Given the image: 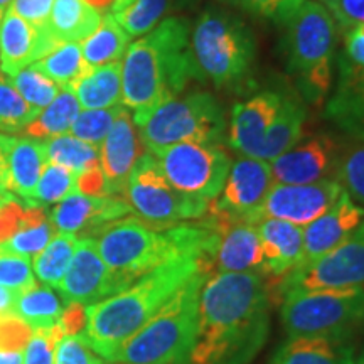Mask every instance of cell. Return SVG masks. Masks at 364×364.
Here are the masks:
<instances>
[{
	"instance_id": "cell-60",
	"label": "cell",
	"mask_w": 364,
	"mask_h": 364,
	"mask_svg": "<svg viewBox=\"0 0 364 364\" xmlns=\"http://www.w3.org/2000/svg\"><path fill=\"white\" fill-rule=\"evenodd\" d=\"M9 2H11V0H0V7H6Z\"/></svg>"
},
{
	"instance_id": "cell-9",
	"label": "cell",
	"mask_w": 364,
	"mask_h": 364,
	"mask_svg": "<svg viewBox=\"0 0 364 364\" xmlns=\"http://www.w3.org/2000/svg\"><path fill=\"white\" fill-rule=\"evenodd\" d=\"M124 198L132 213L152 230L169 228L199 220L208 213L209 201L181 193L164 174L161 164L150 152H145L135 162L130 172Z\"/></svg>"
},
{
	"instance_id": "cell-49",
	"label": "cell",
	"mask_w": 364,
	"mask_h": 364,
	"mask_svg": "<svg viewBox=\"0 0 364 364\" xmlns=\"http://www.w3.org/2000/svg\"><path fill=\"white\" fill-rule=\"evenodd\" d=\"M338 66L364 71V24L344 33V51L339 54Z\"/></svg>"
},
{
	"instance_id": "cell-40",
	"label": "cell",
	"mask_w": 364,
	"mask_h": 364,
	"mask_svg": "<svg viewBox=\"0 0 364 364\" xmlns=\"http://www.w3.org/2000/svg\"><path fill=\"white\" fill-rule=\"evenodd\" d=\"M9 80L19 91L21 97L39 112L48 107L59 93V86L49 76H46L34 63L16 73Z\"/></svg>"
},
{
	"instance_id": "cell-3",
	"label": "cell",
	"mask_w": 364,
	"mask_h": 364,
	"mask_svg": "<svg viewBox=\"0 0 364 364\" xmlns=\"http://www.w3.org/2000/svg\"><path fill=\"white\" fill-rule=\"evenodd\" d=\"M199 81L191 48V26L182 17H166L125 51L122 63V103L144 115L164 100L177 97Z\"/></svg>"
},
{
	"instance_id": "cell-33",
	"label": "cell",
	"mask_w": 364,
	"mask_h": 364,
	"mask_svg": "<svg viewBox=\"0 0 364 364\" xmlns=\"http://www.w3.org/2000/svg\"><path fill=\"white\" fill-rule=\"evenodd\" d=\"M54 236V225L44 208L26 206L22 220L17 226L16 233L7 240L2 248L14 252L21 257H36L48 247Z\"/></svg>"
},
{
	"instance_id": "cell-35",
	"label": "cell",
	"mask_w": 364,
	"mask_h": 364,
	"mask_svg": "<svg viewBox=\"0 0 364 364\" xmlns=\"http://www.w3.org/2000/svg\"><path fill=\"white\" fill-rule=\"evenodd\" d=\"M34 65L61 88H70L91 71L78 43L59 44L48 56L41 58Z\"/></svg>"
},
{
	"instance_id": "cell-48",
	"label": "cell",
	"mask_w": 364,
	"mask_h": 364,
	"mask_svg": "<svg viewBox=\"0 0 364 364\" xmlns=\"http://www.w3.org/2000/svg\"><path fill=\"white\" fill-rule=\"evenodd\" d=\"M343 33L364 24V0H318Z\"/></svg>"
},
{
	"instance_id": "cell-5",
	"label": "cell",
	"mask_w": 364,
	"mask_h": 364,
	"mask_svg": "<svg viewBox=\"0 0 364 364\" xmlns=\"http://www.w3.org/2000/svg\"><path fill=\"white\" fill-rule=\"evenodd\" d=\"M285 27L287 70L307 102L322 103L332 83L338 24L318 0H306Z\"/></svg>"
},
{
	"instance_id": "cell-12",
	"label": "cell",
	"mask_w": 364,
	"mask_h": 364,
	"mask_svg": "<svg viewBox=\"0 0 364 364\" xmlns=\"http://www.w3.org/2000/svg\"><path fill=\"white\" fill-rule=\"evenodd\" d=\"M364 287V220L339 247L306 267L294 268L279 279V297L312 290L363 289Z\"/></svg>"
},
{
	"instance_id": "cell-26",
	"label": "cell",
	"mask_w": 364,
	"mask_h": 364,
	"mask_svg": "<svg viewBox=\"0 0 364 364\" xmlns=\"http://www.w3.org/2000/svg\"><path fill=\"white\" fill-rule=\"evenodd\" d=\"M270 364H354V351L349 343L294 338L277 349Z\"/></svg>"
},
{
	"instance_id": "cell-53",
	"label": "cell",
	"mask_w": 364,
	"mask_h": 364,
	"mask_svg": "<svg viewBox=\"0 0 364 364\" xmlns=\"http://www.w3.org/2000/svg\"><path fill=\"white\" fill-rule=\"evenodd\" d=\"M16 299H17L16 292H12V290H9L6 287L0 285V316H2V314L12 312Z\"/></svg>"
},
{
	"instance_id": "cell-61",
	"label": "cell",
	"mask_w": 364,
	"mask_h": 364,
	"mask_svg": "<svg viewBox=\"0 0 364 364\" xmlns=\"http://www.w3.org/2000/svg\"><path fill=\"white\" fill-rule=\"evenodd\" d=\"M2 17H4V7H0V21H2Z\"/></svg>"
},
{
	"instance_id": "cell-44",
	"label": "cell",
	"mask_w": 364,
	"mask_h": 364,
	"mask_svg": "<svg viewBox=\"0 0 364 364\" xmlns=\"http://www.w3.org/2000/svg\"><path fill=\"white\" fill-rule=\"evenodd\" d=\"M63 331L58 324L51 327H39L33 331L22 364H54L56 348L63 339Z\"/></svg>"
},
{
	"instance_id": "cell-28",
	"label": "cell",
	"mask_w": 364,
	"mask_h": 364,
	"mask_svg": "<svg viewBox=\"0 0 364 364\" xmlns=\"http://www.w3.org/2000/svg\"><path fill=\"white\" fill-rule=\"evenodd\" d=\"M306 117V107L297 98L284 97L280 110L277 113L265 140H263L258 159L272 162L287 150L292 149L295 144H299V140L302 139V127Z\"/></svg>"
},
{
	"instance_id": "cell-16",
	"label": "cell",
	"mask_w": 364,
	"mask_h": 364,
	"mask_svg": "<svg viewBox=\"0 0 364 364\" xmlns=\"http://www.w3.org/2000/svg\"><path fill=\"white\" fill-rule=\"evenodd\" d=\"M46 164L43 140L0 134V181L26 206L36 208V186Z\"/></svg>"
},
{
	"instance_id": "cell-30",
	"label": "cell",
	"mask_w": 364,
	"mask_h": 364,
	"mask_svg": "<svg viewBox=\"0 0 364 364\" xmlns=\"http://www.w3.org/2000/svg\"><path fill=\"white\" fill-rule=\"evenodd\" d=\"M130 36L118 24L113 14H107L93 34L81 43V53L91 68L120 61L125 56Z\"/></svg>"
},
{
	"instance_id": "cell-42",
	"label": "cell",
	"mask_w": 364,
	"mask_h": 364,
	"mask_svg": "<svg viewBox=\"0 0 364 364\" xmlns=\"http://www.w3.org/2000/svg\"><path fill=\"white\" fill-rule=\"evenodd\" d=\"M338 181L349 198L364 208V144L358 145L339 159L336 169Z\"/></svg>"
},
{
	"instance_id": "cell-54",
	"label": "cell",
	"mask_w": 364,
	"mask_h": 364,
	"mask_svg": "<svg viewBox=\"0 0 364 364\" xmlns=\"http://www.w3.org/2000/svg\"><path fill=\"white\" fill-rule=\"evenodd\" d=\"M22 351H0V364H22Z\"/></svg>"
},
{
	"instance_id": "cell-1",
	"label": "cell",
	"mask_w": 364,
	"mask_h": 364,
	"mask_svg": "<svg viewBox=\"0 0 364 364\" xmlns=\"http://www.w3.org/2000/svg\"><path fill=\"white\" fill-rule=\"evenodd\" d=\"M270 334V292L262 273L209 275L193 339L176 364H250Z\"/></svg>"
},
{
	"instance_id": "cell-45",
	"label": "cell",
	"mask_w": 364,
	"mask_h": 364,
	"mask_svg": "<svg viewBox=\"0 0 364 364\" xmlns=\"http://www.w3.org/2000/svg\"><path fill=\"white\" fill-rule=\"evenodd\" d=\"M306 0H238V7L253 16L285 26Z\"/></svg>"
},
{
	"instance_id": "cell-14",
	"label": "cell",
	"mask_w": 364,
	"mask_h": 364,
	"mask_svg": "<svg viewBox=\"0 0 364 364\" xmlns=\"http://www.w3.org/2000/svg\"><path fill=\"white\" fill-rule=\"evenodd\" d=\"M343 191V186L336 179L312 184H275L250 223L258 225L263 220H282L297 226H307L329 211Z\"/></svg>"
},
{
	"instance_id": "cell-51",
	"label": "cell",
	"mask_w": 364,
	"mask_h": 364,
	"mask_svg": "<svg viewBox=\"0 0 364 364\" xmlns=\"http://www.w3.org/2000/svg\"><path fill=\"white\" fill-rule=\"evenodd\" d=\"M58 326L65 336L81 334L86 326V306L78 302H70L61 314Z\"/></svg>"
},
{
	"instance_id": "cell-55",
	"label": "cell",
	"mask_w": 364,
	"mask_h": 364,
	"mask_svg": "<svg viewBox=\"0 0 364 364\" xmlns=\"http://www.w3.org/2000/svg\"><path fill=\"white\" fill-rule=\"evenodd\" d=\"M83 2L97 12H108V9H112L115 0H83Z\"/></svg>"
},
{
	"instance_id": "cell-56",
	"label": "cell",
	"mask_w": 364,
	"mask_h": 364,
	"mask_svg": "<svg viewBox=\"0 0 364 364\" xmlns=\"http://www.w3.org/2000/svg\"><path fill=\"white\" fill-rule=\"evenodd\" d=\"M134 2H135V0H115V2H113V6H112V12L118 14V12L125 11V9L130 7Z\"/></svg>"
},
{
	"instance_id": "cell-15",
	"label": "cell",
	"mask_w": 364,
	"mask_h": 364,
	"mask_svg": "<svg viewBox=\"0 0 364 364\" xmlns=\"http://www.w3.org/2000/svg\"><path fill=\"white\" fill-rule=\"evenodd\" d=\"M100 257L97 243L91 236H80L73 260L59 284V292L66 304L78 302L91 306L127 289Z\"/></svg>"
},
{
	"instance_id": "cell-21",
	"label": "cell",
	"mask_w": 364,
	"mask_h": 364,
	"mask_svg": "<svg viewBox=\"0 0 364 364\" xmlns=\"http://www.w3.org/2000/svg\"><path fill=\"white\" fill-rule=\"evenodd\" d=\"M282 100L284 95L262 91L235 105L228 134V140L235 152L245 157L258 159L263 140L280 110Z\"/></svg>"
},
{
	"instance_id": "cell-34",
	"label": "cell",
	"mask_w": 364,
	"mask_h": 364,
	"mask_svg": "<svg viewBox=\"0 0 364 364\" xmlns=\"http://www.w3.org/2000/svg\"><path fill=\"white\" fill-rule=\"evenodd\" d=\"M65 311L61 299L53 292L51 287H33L17 294L12 314L19 316L33 329L56 326Z\"/></svg>"
},
{
	"instance_id": "cell-32",
	"label": "cell",
	"mask_w": 364,
	"mask_h": 364,
	"mask_svg": "<svg viewBox=\"0 0 364 364\" xmlns=\"http://www.w3.org/2000/svg\"><path fill=\"white\" fill-rule=\"evenodd\" d=\"M196 2L198 0H135L125 11L113 16L130 38H139L161 24L171 12L193 7Z\"/></svg>"
},
{
	"instance_id": "cell-36",
	"label": "cell",
	"mask_w": 364,
	"mask_h": 364,
	"mask_svg": "<svg viewBox=\"0 0 364 364\" xmlns=\"http://www.w3.org/2000/svg\"><path fill=\"white\" fill-rule=\"evenodd\" d=\"M43 142L48 162L66 167L76 176L91 169V167L100 166V147L83 142L71 134L53 136V139L43 140Z\"/></svg>"
},
{
	"instance_id": "cell-50",
	"label": "cell",
	"mask_w": 364,
	"mask_h": 364,
	"mask_svg": "<svg viewBox=\"0 0 364 364\" xmlns=\"http://www.w3.org/2000/svg\"><path fill=\"white\" fill-rule=\"evenodd\" d=\"M11 11L34 27H46L53 9V0H14Z\"/></svg>"
},
{
	"instance_id": "cell-7",
	"label": "cell",
	"mask_w": 364,
	"mask_h": 364,
	"mask_svg": "<svg viewBox=\"0 0 364 364\" xmlns=\"http://www.w3.org/2000/svg\"><path fill=\"white\" fill-rule=\"evenodd\" d=\"M132 118L140 142L150 154L184 142L218 145L226 132L223 105L206 91L181 93Z\"/></svg>"
},
{
	"instance_id": "cell-29",
	"label": "cell",
	"mask_w": 364,
	"mask_h": 364,
	"mask_svg": "<svg viewBox=\"0 0 364 364\" xmlns=\"http://www.w3.org/2000/svg\"><path fill=\"white\" fill-rule=\"evenodd\" d=\"M100 22V12L86 6L83 0H54L48 29L61 43H78L93 34Z\"/></svg>"
},
{
	"instance_id": "cell-39",
	"label": "cell",
	"mask_w": 364,
	"mask_h": 364,
	"mask_svg": "<svg viewBox=\"0 0 364 364\" xmlns=\"http://www.w3.org/2000/svg\"><path fill=\"white\" fill-rule=\"evenodd\" d=\"M76 191V174L58 164H46L34 193V206L46 208L61 203L63 199Z\"/></svg>"
},
{
	"instance_id": "cell-22",
	"label": "cell",
	"mask_w": 364,
	"mask_h": 364,
	"mask_svg": "<svg viewBox=\"0 0 364 364\" xmlns=\"http://www.w3.org/2000/svg\"><path fill=\"white\" fill-rule=\"evenodd\" d=\"M364 220V208L359 206L343 191L329 211L304 228V252L299 265L306 267L339 247Z\"/></svg>"
},
{
	"instance_id": "cell-38",
	"label": "cell",
	"mask_w": 364,
	"mask_h": 364,
	"mask_svg": "<svg viewBox=\"0 0 364 364\" xmlns=\"http://www.w3.org/2000/svg\"><path fill=\"white\" fill-rule=\"evenodd\" d=\"M39 110L21 97L16 86L0 73V134H17L38 117Z\"/></svg>"
},
{
	"instance_id": "cell-20",
	"label": "cell",
	"mask_w": 364,
	"mask_h": 364,
	"mask_svg": "<svg viewBox=\"0 0 364 364\" xmlns=\"http://www.w3.org/2000/svg\"><path fill=\"white\" fill-rule=\"evenodd\" d=\"M142 147L132 113L124 107L100 145V167L105 177L107 196H124L130 172L142 156Z\"/></svg>"
},
{
	"instance_id": "cell-4",
	"label": "cell",
	"mask_w": 364,
	"mask_h": 364,
	"mask_svg": "<svg viewBox=\"0 0 364 364\" xmlns=\"http://www.w3.org/2000/svg\"><path fill=\"white\" fill-rule=\"evenodd\" d=\"M191 48L199 81H209L216 90H240L250 83L257 39L236 14L208 7L191 29Z\"/></svg>"
},
{
	"instance_id": "cell-6",
	"label": "cell",
	"mask_w": 364,
	"mask_h": 364,
	"mask_svg": "<svg viewBox=\"0 0 364 364\" xmlns=\"http://www.w3.org/2000/svg\"><path fill=\"white\" fill-rule=\"evenodd\" d=\"M209 275L196 273L164 304L161 311L112 358L120 364H176L193 339L199 294Z\"/></svg>"
},
{
	"instance_id": "cell-41",
	"label": "cell",
	"mask_w": 364,
	"mask_h": 364,
	"mask_svg": "<svg viewBox=\"0 0 364 364\" xmlns=\"http://www.w3.org/2000/svg\"><path fill=\"white\" fill-rule=\"evenodd\" d=\"M122 110H124V105H117V107L112 108H100V110L80 112L70 129L71 135L83 140V142L100 147Z\"/></svg>"
},
{
	"instance_id": "cell-47",
	"label": "cell",
	"mask_w": 364,
	"mask_h": 364,
	"mask_svg": "<svg viewBox=\"0 0 364 364\" xmlns=\"http://www.w3.org/2000/svg\"><path fill=\"white\" fill-rule=\"evenodd\" d=\"M33 331V327L16 314H2L0 316V351H24Z\"/></svg>"
},
{
	"instance_id": "cell-31",
	"label": "cell",
	"mask_w": 364,
	"mask_h": 364,
	"mask_svg": "<svg viewBox=\"0 0 364 364\" xmlns=\"http://www.w3.org/2000/svg\"><path fill=\"white\" fill-rule=\"evenodd\" d=\"M80 102L70 88H61L58 97L38 113V117L26 127L24 132L31 139L46 140L65 135L80 113Z\"/></svg>"
},
{
	"instance_id": "cell-17",
	"label": "cell",
	"mask_w": 364,
	"mask_h": 364,
	"mask_svg": "<svg viewBox=\"0 0 364 364\" xmlns=\"http://www.w3.org/2000/svg\"><path fill=\"white\" fill-rule=\"evenodd\" d=\"M129 215H132V208L124 196L73 193L53 208L49 220L59 233L93 236L103 226Z\"/></svg>"
},
{
	"instance_id": "cell-8",
	"label": "cell",
	"mask_w": 364,
	"mask_h": 364,
	"mask_svg": "<svg viewBox=\"0 0 364 364\" xmlns=\"http://www.w3.org/2000/svg\"><path fill=\"white\" fill-rule=\"evenodd\" d=\"M280 318L290 339L348 343L364 326V287L290 294L282 300Z\"/></svg>"
},
{
	"instance_id": "cell-57",
	"label": "cell",
	"mask_w": 364,
	"mask_h": 364,
	"mask_svg": "<svg viewBox=\"0 0 364 364\" xmlns=\"http://www.w3.org/2000/svg\"><path fill=\"white\" fill-rule=\"evenodd\" d=\"M12 199H16V196L9 193V191L2 186V181H0V208H2L4 204H7L9 201H12Z\"/></svg>"
},
{
	"instance_id": "cell-10",
	"label": "cell",
	"mask_w": 364,
	"mask_h": 364,
	"mask_svg": "<svg viewBox=\"0 0 364 364\" xmlns=\"http://www.w3.org/2000/svg\"><path fill=\"white\" fill-rule=\"evenodd\" d=\"M91 238L97 243L102 260L127 285H132L179 252L166 231L152 230L136 216L113 221Z\"/></svg>"
},
{
	"instance_id": "cell-46",
	"label": "cell",
	"mask_w": 364,
	"mask_h": 364,
	"mask_svg": "<svg viewBox=\"0 0 364 364\" xmlns=\"http://www.w3.org/2000/svg\"><path fill=\"white\" fill-rule=\"evenodd\" d=\"M54 364H103V358L86 344L81 334L63 336L56 348Z\"/></svg>"
},
{
	"instance_id": "cell-37",
	"label": "cell",
	"mask_w": 364,
	"mask_h": 364,
	"mask_svg": "<svg viewBox=\"0 0 364 364\" xmlns=\"http://www.w3.org/2000/svg\"><path fill=\"white\" fill-rule=\"evenodd\" d=\"M78 236L73 233H58L48 247L34 257V273L46 287L58 289L75 255Z\"/></svg>"
},
{
	"instance_id": "cell-59",
	"label": "cell",
	"mask_w": 364,
	"mask_h": 364,
	"mask_svg": "<svg viewBox=\"0 0 364 364\" xmlns=\"http://www.w3.org/2000/svg\"><path fill=\"white\" fill-rule=\"evenodd\" d=\"M220 2L226 4V6H236V7H238V0H220Z\"/></svg>"
},
{
	"instance_id": "cell-25",
	"label": "cell",
	"mask_w": 364,
	"mask_h": 364,
	"mask_svg": "<svg viewBox=\"0 0 364 364\" xmlns=\"http://www.w3.org/2000/svg\"><path fill=\"white\" fill-rule=\"evenodd\" d=\"M339 78L326 117L344 134L364 140V71L338 66Z\"/></svg>"
},
{
	"instance_id": "cell-24",
	"label": "cell",
	"mask_w": 364,
	"mask_h": 364,
	"mask_svg": "<svg viewBox=\"0 0 364 364\" xmlns=\"http://www.w3.org/2000/svg\"><path fill=\"white\" fill-rule=\"evenodd\" d=\"M262 265L263 248L258 226L247 221L226 225L216 250V270L220 273H257L255 270H260L262 273Z\"/></svg>"
},
{
	"instance_id": "cell-19",
	"label": "cell",
	"mask_w": 364,
	"mask_h": 364,
	"mask_svg": "<svg viewBox=\"0 0 364 364\" xmlns=\"http://www.w3.org/2000/svg\"><path fill=\"white\" fill-rule=\"evenodd\" d=\"M59 44L63 43L48 26L38 29L9 9L0 26V71L12 78L26 66L48 56Z\"/></svg>"
},
{
	"instance_id": "cell-43",
	"label": "cell",
	"mask_w": 364,
	"mask_h": 364,
	"mask_svg": "<svg viewBox=\"0 0 364 364\" xmlns=\"http://www.w3.org/2000/svg\"><path fill=\"white\" fill-rule=\"evenodd\" d=\"M0 285L16 294L36 287V277L29 258L0 247Z\"/></svg>"
},
{
	"instance_id": "cell-2",
	"label": "cell",
	"mask_w": 364,
	"mask_h": 364,
	"mask_svg": "<svg viewBox=\"0 0 364 364\" xmlns=\"http://www.w3.org/2000/svg\"><path fill=\"white\" fill-rule=\"evenodd\" d=\"M196 273L206 272L194 255L179 250L122 292L91 304L86 307V326L81 332L86 344L105 361H112L118 349Z\"/></svg>"
},
{
	"instance_id": "cell-27",
	"label": "cell",
	"mask_w": 364,
	"mask_h": 364,
	"mask_svg": "<svg viewBox=\"0 0 364 364\" xmlns=\"http://www.w3.org/2000/svg\"><path fill=\"white\" fill-rule=\"evenodd\" d=\"M85 110H100L122 105V63L91 68L88 75L70 86Z\"/></svg>"
},
{
	"instance_id": "cell-18",
	"label": "cell",
	"mask_w": 364,
	"mask_h": 364,
	"mask_svg": "<svg viewBox=\"0 0 364 364\" xmlns=\"http://www.w3.org/2000/svg\"><path fill=\"white\" fill-rule=\"evenodd\" d=\"M339 159L338 144L331 136H311L272 161L273 184H312L324 181L338 169Z\"/></svg>"
},
{
	"instance_id": "cell-52",
	"label": "cell",
	"mask_w": 364,
	"mask_h": 364,
	"mask_svg": "<svg viewBox=\"0 0 364 364\" xmlns=\"http://www.w3.org/2000/svg\"><path fill=\"white\" fill-rule=\"evenodd\" d=\"M76 191L86 196H107L102 167L95 166L76 176Z\"/></svg>"
},
{
	"instance_id": "cell-13",
	"label": "cell",
	"mask_w": 364,
	"mask_h": 364,
	"mask_svg": "<svg viewBox=\"0 0 364 364\" xmlns=\"http://www.w3.org/2000/svg\"><path fill=\"white\" fill-rule=\"evenodd\" d=\"M273 186L270 162L241 156L231 164L225 188L209 203L206 215L226 223H250Z\"/></svg>"
},
{
	"instance_id": "cell-11",
	"label": "cell",
	"mask_w": 364,
	"mask_h": 364,
	"mask_svg": "<svg viewBox=\"0 0 364 364\" xmlns=\"http://www.w3.org/2000/svg\"><path fill=\"white\" fill-rule=\"evenodd\" d=\"M181 193L211 203L225 188L231 157L216 144H176L152 154Z\"/></svg>"
},
{
	"instance_id": "cell-23",
	"label": "cell",
	"mask_w": 364,
	"mask_h": 364,
	"mask_svg": "<svg viewBox=\"0 0 364 364\" xmlns=\"http://www.w3.org/2000/svg\"><path fill=\"white\" fill-rule=\"evenodd\" d=\"M257 226L263 248L262 275L282 279L302 258L304 228L282 220H263Z\"/></svg>"
},
{
	"instance_id": "cell-58",
	"label": "cell",
	"mask_w": 364,
	"mask_h": 364,
	"mask_svg": "<svg viewBox=\"0 0 364 364\" xmlns=\"http://www.w3.org/2000/svg\"><path fill=\"white\" fill-rule=\"evenodd\" d=\"M354 364H364V348L361 349V353L358 356H354Z\"/></svg>"
}]
</instances>
